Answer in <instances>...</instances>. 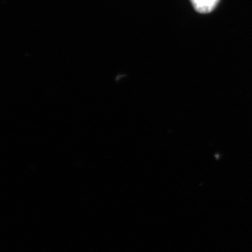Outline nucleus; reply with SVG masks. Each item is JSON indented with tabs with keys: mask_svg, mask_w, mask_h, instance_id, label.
<instances>
[{
	"mask_svg": "<svg viewBox=\"0 0 252 252\" xmlns=\"http://www.w3.org/2000/svg\"><path fill=\"white\" fill-rule=\"evenodd\" d=\"M194 9L201 14H208L217 7L220 0H190Z\"/></svg>",
	"mask_w": 252,
	"mask_h": 252,
	"instance_id": "obj_1",
	"label": "nucleus"
}]
</instances>
